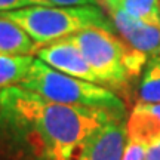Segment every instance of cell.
Wrapping results in <instances>:
<instances>
[{"label": "cell", "mask_w": 160, "mask_h": 160, "mask_svg": "<svg viewBox=\"0 0 160 160\" xmlns=\"http://www.w3.org/2000/svg\"><path fill=\"white\" fill-rule=\"evenodd\" d=\"M0 114L27 132L31 145L48 160H73L97 129L122 119L107 110L52 102L21 86L0 93Z\"/></svg>", "instance_id": "obj_1"}, {"label": "cell", "mask_w": 160, "mask_h": 160, "mask_svg": "<svg viewBox=\"0 0 160 160\" xmlns=\"http://www.w3.org/2000/svg\"><path fill=\"white\" fill-rule=\"evenodd\" d=\"M138 104H160V53L150 58L142 70Z\"/></svg>", "instance_id": "obj_10"}, {"label": "cell", "mask_w": 160, "mask_h": 160, "mask_svg": "<svg viewBox=\"0 0 160 160\" xmlns=\"http://www.w3.org/2000/svg\"><path fill=\"white\" fill-rule=\"evenodd\" d=\"M145 150H147V145L144 142L126 138V145L122 160H145Z\"/></svg>", "instance_id": "obj_12"}, {"label": "cell", "mask_w": 160, "mask_h": 160, "mask_svg": "<svg viewBox=\"0 0 160 160\" xmlns=\"http://www.w3.org/2000/svg\"><path fill=\"white\" fill-rule=\"evenodd\" d=\"M83 52L99 85L125 88L142 74L150 58L135 51L113 30L92 27L71 36Z\"/></svg>", "instance_id": "obj_3"}, {"label": "cell", "mask_w": 160, "mask_h": 160, "mask_svg": "<svg viewBox=\"0 0 160 160\" xmlns=\"http://www.w3.org/2000/svg\"><path fill=\"white\" fill-rule=\"evenodd\" d=\"M34 57L0 53V93L12 86H19L27 76Z\"/></svg>", "instance_id": "obj_9"}, {"label": "cell", "mask_w": 160, "mask_h": 160, "mask_svg": "<svg viewBox=\"0 0 160 160\" xmlns=\"http://www.w3.org/2000/svg\"><path fill=\"white\" fill-rule=\"evenodd\" d=\"M145 160H160V137L153 139V141L147 145Z\"/></svg>", "instance_id": "obj_14"}, {"label": "cell", "mask_w": 160, "mask_h": 160, "mask_svg": "<svg viewBox=\"0 0 160 160\" xmlns=\"http://www.w3.org/2000/svg\"><path fill=\"white\" fill-rule=\"evenodd\" d=\"M116 33L135 51L142 52L148 58L160 53V24L138 21L114 9L108 12Z\"/></svg>", "instance_id": "obj_7"}, {"label": "cell", "mask_w": 160, "mask_h": 160, "mask_svg": "<svg viewBox=\"0 0 160 160\" xmlns=\"http://www.w3.org/2000/svg\"><path fill=\"white\" fill-rule=\"evenodd\" d=\"M126 145V123L113 119L82 144L73 160H122Z\"/></svg>", "instance_id": "obj_6"}, {"label": "cell", "mask_w": 160, "mask_h": 160, "mask_svg": "<svg viewBox=\"0 0 160 160\" xmlns=\"http://www.w3.org/2000/svg\"><path fill=\"white\" fill-rule=\"evenodd\" d=\"M52 6L51 2L48 0H0V12H9V11H18L24 9L28 6Z\"/></svg>", "instance_id": "obj_13"}, {"label": "cell", "mask_w": 160, "mask_h": 160, "mask_svg": "<svg viewBox=\"0 0 160 160\" xmlns=\"http://www.w3.org/2000/svg\"><path fill=\"white\" fill-rule=\"evenodd\" d=\"M36 58L64 74L99 85L95 73L73 37L59 39L42 46L36 52Z\"/></svg>", "instance_id": "obj_5"}, {"label": "cell", "mask_w": 160, "mask_h": 160, "mask_svg": "<svg viewBox=\"0 0 160 160\" xmlns=\"http://www.w3.org/2000/svg\"><path fill=\"white\" fill-rule=\"evenodd\" d=\"M39 48L40 46L19 25L0 17V53L34 57Z\"/></svg>", "instance_id": "obj_8"}, {"label": "cell", "mask_w": 160, "mask_h": 160, "mask_svg": "<svg viewBox=\"0 0 160 160\" xmlns=\"http://www.w3.org/2000/svg\"><path fill=\"white\" fill-rule=\"evenodd\" d=\"M57 6H79V5H101V0H48Z\"/></svg>", "instance_id": "obj_15"}, {"label": "cell", "mask_w": 160, "mask_h": 160, "mask_svg": "<svg viewBox=\"0 0 160 160\" xmlns=\"http://www.w3.org/2000/svg\"><path fill=\"white\" fill-rule=\"evenodd\" d=\"M0 17L19 25L40 48L55 40L71 37L92 27L116 31L113 21L104 13L99 5H37L18 11L0 12Z\"/></svg>", "instance_id": "obj_2"}, {"label": "cell", "mask_w": 160, "mask_h": 160, "mask_svg": "<svg viewBox=\"0 0 160 160\" xmlns=\"http://www.w3.org/2000/svg\"><path fill=\"white\" fill-rule=\"evenodd\" d=\"M116 9L138 21L160 24V0H119Z\"/></svg>", "instance_id": "obj_11"}, {"label": "cell", "mask_w": 160, "mask_h": 160, "mask_svg": "<svg viewBox=\"0 0 160 160\" xmlns=\"http://www.w3.org/2000/svg\"><path fill=\"white\" fill-rule=\"evenodd\" d=\"M19 86L52 102L107 110L119 117H125V102L111 89L64 74L37 58H34Z\"/></svg>", "instance_id": "obj_4"}, {"label": "cell", "mask_w": 160, "mask_h": 160, "mask_svg": "<svg viewBox=\"0 0 160 160\" xmlns=\"http://www.w3.org/2000/svg\"><path fill=\"white\" fill-rule=\"evenodd\" d=\"M117 3H119V0H101V5L105 6V9L107 11H114L116 8H117Z\"/></svg>", "instance_id": "obj_16"}]
</instances>
